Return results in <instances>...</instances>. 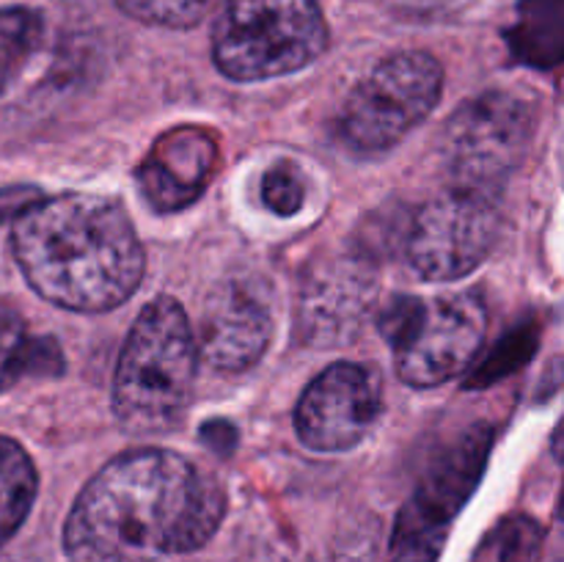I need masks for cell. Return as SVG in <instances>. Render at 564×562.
<instances>
[{"label":"cell","instance_id":"ba28073f","mask_svg":"<svg viewBox=\"0 0 564 562\" xmlns=\"http://www.w3.org/2000/svg\"><path fill=\"white\" fill-rule=\"evenodd\" d=\"M488 309L477 292L422 301L405 339L394 347L397 375L413 389H433L466 372L482 350Z\"/></svg>","mask_w":564,"mask_h":562},{"label":"cell","instance_id":"2e32d148","mask_svg":"<svg viewBox=\"0 0 564 562\" xmlns=\"http://www.w3.org/2000/svg\"><path fill=\"white\" fill-rule=\"evenodd\" d=\"M543 527L532 516H507L496 523L474 554V562H540Z\"/></svg>","mask_w":564,"mask_h":562},{"label":"cell","instance_id":"277c9868","mask_svg":"<svg viewBox=\"0 0 564 562\" xmlns=\"http://www.w3.org/2000/svg\"><path fill=\"white\" fill-rule=\"evenodd\" d=\"M328 47L317 0H226L213 28V61L237 83L306 69Z\"/></svg>","mask_w":564,"mask_h":562},{"label":"cell","instance_id":"52a82bcc","mask_svg":"<svg viewBox=\"0 0 564 562\" xmlns=\"http://www.w3.org/2000/svg\"><path fill=\"white\" fill-rule=\"evenodd\" d=\"M494 193L455 187L419 209L408 237L411 268L427 281H457L474 273L499 240Z\"/></svg>","mask_w":564,"mask_h":562},{"label":"cell","instance_id":"8992f818","mask_svg":"<svg viewBox=\"0 0 564 562\" xmlns=\"http://www.w3.org/2000/svg\"><path fill=\"white\" fill-rule=\"evenodd\" d=\"M534 125L532 102L510 91H485L463 105L444 132V160L455 187L496 193L527 158Z\"/></svg>","mask_w":564,"mask_h":562},{"label":"cell","instance_id":"7a4b0ae2","mask_svg":"<svg viewBox=\"0 0 564 562\" xmlns=\"http://www.w3.org/2000/svg\"><path fill=\"white\" fill-rule=\"evenodd\" d=\"M28 284L69 312H110L141 287L147 270L138 231L116 198L64 193L36 198L11 231Z\"/></svg>","mask_w":564,"mask_h":562},{"label":"cell","instance_id":"30bf717a","mask_svg":"<svg viewBox=\"0 0 564 562\" xmlns=\"http://www.w3.org/2000/svg\"><path fill=\"white\" fill-rule=\"evenodd\" d=\"M378 295V279L364 257L341 253L308 264L297 292V336L312 347L356 339Z\"/></svg>","mask_w":564,"mask_h":562},{"label":"cell","instance_id":"44dd1931","mask_svg":"<svg viewBox=\"0 0 564 562\" xmlns=\"http://www.w3.org/2000/svg\"><path fill=\"white\" fill-rule=\"evenodd\" d=\"M6 86H9V83H6V77H3V75H0V91H3V88H6Z\"/></svg>","mask_w":564,"mask_h":562},{"label":"cell","instance_id":"e0dca14e","mask_svg":"<svg viewBox=\"0 0 564 562\" xmlns=\"http://www.w3.org/2000/svg\"><path fill=\"white\" fill-rule=\"evenodd\" d=\"M42 17L25 6H6L0 9V75L6 83L25 66L42 42Z\"/></svg>","mask_w":564,"mask_h":562},{"label":"cell","instance_id":"ffe728a7","mask_svg":"<svg viewBox=\"0 0 564 562\" xmlns=\"http://www.w3.org/2000/svg\"><path fill=\"white\" fill-rule=\"evenodd\" d=\"M262 202L275 215H295L303 207V182L295 165L275 163L262 176Z\"/></svg>","mask_w":564,"mask_h":562},{"label":"cell","instance_id":"4fadbf2b","mask_svg":"<svg viewBox=\"0 0 564 562\" xmlns=\"http://www.w3.org/2000/svg\"><path fill=\"white\" fill-rule=\"evenodd\" d=\"M36 468L14 439L0 435V545L9 543L36 499Z\"/></svg>","mask_w":564,"mask_h":562},{"label":"cell","instance_id":"7402d4cb","mask_svg":"<svg viewBox=\"0 0 564 562\" xmlns=\"http://www.w3.org/2000/svg\"><path fill=\"white\" fill-rule=\"evenodd\" d=\"M121 562H147V560H138V556H132V560H121Z\"/></svg>","mask_w":564,"mask_h":562},{"label":"cell","instance_id":"5bb4252c","mask_svg":"<svg viewBox=\"0 0 564 562\" xmlns=\"http://www.w3.org/2000/svg\"><path fill=\"white\" fill-rule=\"evenodd\" d=\"M510 44L527 64L554 66L562 58V0H527Z\"/></svg>","mask_w":564,"mask_h":562},{"label":"cell","instance_id":"3957f363","mask_svg":"<svg viewBox=\"0 0 564 562\" xmlns=\"http://www.w3.org/2000/svg\"><path fill=\"white\" fill-rule=\"evenodd\" d=\"M198 347L176 298H154L127 334L113 375V413L135 435L169 433L185 417Z\"/></svg>","mask_w":564,"mask_h":562},{"label":"cell","instance_id":"7c38bea8","mask_svg":"<svg viewBox=\"0 0 564 562\" xmlns=\"http://www.w3.org/2000/svg\"><path fill=\"white\" fill-rule=\"evenodd\" d=\"M215 141L198 127H176L158 138L138 165V185L160 213L196 202L215 169Z\"/></svg>","mask_w":564,"mask_h":562},{"label":"cell","instance_id":"5b68a950","mask_svg":"<svg viewBox=\"0 0 564 562\" xmlns=\"http://www.w3.org/2000/svg\"><path fill=\"white\" fill-rule=\"evenodd\" d=\"M444 69L424 50H405L380 61L345 99L336 136L352 154H383L411 136L435 110Z\"/></svg>","mask_w":564,"mask_h":562},{"label":"cell","instance_id":"ac0fdd59","mask_svg":"<svg viewBox=\"0 0 564 562\" xmlns=\"http://www.w3.org/2000/svg\"><path fill=\"white\" fill-rule=\"evenodd\" d=\"M446 532H449V527L411 516V510L402 507L400 518H397L394 538H391L389 562H438Z\"/></svg>","mask_w":564,"mask_h":562},{"label":"cell","instance_id":"8fae6325","mask_svg":"<svg viewBox=\"0 0 564 562\" xmlns=\"http://www.w3.org/2000/svg\"><path fill=\"white\" fill-rule=\"evenodd\" d=\"M273 336L268 306L240 281L220 284L209 295L198 331V356L220 372L251 369Z\"/></svg>","mask_w":564,"mask_h":562},{"label":"cell","instance_id":"9a60e30c","mask_svg":"<svg viewBox=\"0 0 564 562\" xmlns=\"http://www.w3.org/2000/svg\"><path fill=\"white\" fill-rule=\"evenodd\" d=\"M53 353H58L53 342L31 339L20 314L0 303V391L25 372L44 367L42 358Z\"/></svg>","mask_w":564,"mask_h":562},{"label":"cell","instance_id":"9c48e42d","mask_svg":"<svg viewBox=\"0 0 564 562\" xmlns=\"http://www.w3.org/2000/svg\"><path fill=\"white\" fill-rule=\"evenodd\" d=\"M380 380L364 364L336 361L317 375L295 408V433L314 452H345L378 422Z\"/></svg>","mask_w":564,"mask_h":562},{"label":"cell","instance_id":"d6986e66","mask_svg":"<svg viewBox=\"0 0 564 562\" xmlns=\"http://www.w3.org/2000/svg\"><path fill=\"white\" fill-rule=\"evenodd\" d=\"M113 3L138 22L185 31L207 20L218 0H113Z\"/></svg>","mask_w":564,"mask_h":562},{"label":"cell","instance_id":"603a6c76","mask_svg":"<svg viewBox=\"0 0 564 562\" xmlns=\"http://www.w3.org/2000/svg\"><path fill=\"white\" fill-rule=\"evenodd\" d=\"M279 562H281V560H279Z\"/></svg>","mask_w":564,"mask_h":562},{"label":"cell","instance_id":"6da1fadb","mask_svg":"<svg viewBox=\"0 0 564 562\" xmlns=\"http://www.w3.org/2000/svg\"><path fill=\"white\" fill-rule=\"evenodd\" d=\"M226 490L176 452L143 446L105 463L72 505L69 562H121L132 554H187L218 532Z\"/></svg>","mask_w":564,"mask_h":562}]
</instances>
